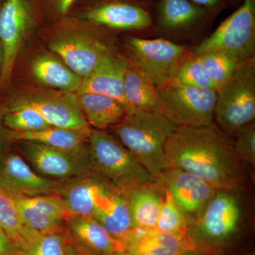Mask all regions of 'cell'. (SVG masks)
<instances>
[{
	"mask_svg": "<svg viewBox=\"0 0 255 255\" xmlns=\"http://www.w3.org/2000/svg\"><path fill=\"white\" fill-rule=\"evenodd\" d=\"M169 167L184 169L217 189L239 190L246 179L231 136L214 124L177 127L164 145Z\"/></svg>",
	"mask_w": 255,
	"mask_h": 255,
	"instance_id": "6da1fadb",
	"label": "cell"
},
{
	"mask_svg": "<svg viewBox=\"0 0 255 255\" xmlns=\"http://www.w3.org/2000/svg\"><path fill=\"white\" fill-rule=\"evenodd\" d=\"M51 23L50 49L82 80L117 53L110 30L73 16Z\"/></svg>",
	"mask_w": 255,
	"mask_h": 255,
	"instance_id": "7a4b0ae2",
	"label": "cell"
},
{
	"mask_svg": "<svg viewBox=\"0 0 255 255\" xmlns=\"http://www.w3.org/2000/svg\"><path fill=\"white\" fill-rule=\"evenodd\" d=\"M110 128L155 180L168 168L164 145L177 127L160 110L134 108Z\"/></svg>",
	"mask_w": 255,
	"mask_h": 255,
	"instance_id": "3957f363",
	"label": "cell"
},
{
	"mask_svg": "<svg viewBox=\"0 0 255 255\" xmlns=\"http://www.w3.org/2000/svg\"><path fill=\"white\" fill-rule=\"evenodd\" d=\"M241 191L218 189L199 217L188 224L194 249L201 253L217 249L239 232L246 216Z\"/></svg>",
	"mask_w": 255,
	"mask_h": 255,
	"instance_id": "277c9868",
	"label": "cell"
},
{
	"mask_svg": "<svg viewBox=\"0 0 255 255\" xmlns=\"http://www.w3.org/2000/svg\"><path fill=\"white\" fill-rule=\"evenodd\" d=\"M90 169L122 192L155 182L133 155L106 130L92 128L89 137Z\"/></svg>",
	"mask_w": 255,
	"mask_h": 255,
	"instance_id": "5b68a950",
	"label": "cell"
},
{
	"mask_svg": "<svg viewBox=\"0 0 255 255\" xmlns=\"http://www.w3.org/2000/svg\"><path fill=\"white\" fill-rule=\"evenodd\" d=\"M43 20L42 0H4L0 11V42L3 50L0 97L11 85L23 43Z\"/></svg>",
	"mask_w": 255,
	"mask_h": 255,
	"instance_id": "8992f818",
	"label": "cell"
},
{
	"mask_svg": "<svg viewBox=\"0 0 255 255\" xmlns=\"http://www.w3.org/2000/svg\"><path fill=\"white\" fill-rule=\"evenodd\" d=\"M155 0H80L68 16L110 31H154Z\"/></svg>",
	"mask_w": 255,
	"mask_h": 255,
	"instance_id": "52a82bcc",
	"label": "cell"
},
{
	"mask_svg": "<svg viewBox=\"0 0 255 255\" xmlns=\"http://www.w3.org/2000/svg\"><path fill=\"white\" fill-rule=\"evenodd\" d=\"M216 92L214 119L221 130L235 136L242 127L255 122V58L242 63Z\"/></svg>",
	"mask_w": 255,
	"mask_h": 255,
	"instance_id": "ba28073f",
	"label": "cell"
},
{
	"mask_svg": "<svg viewBox=\"0 0 255 255\" xmlns=\"http://www.w3.org/2000/svg\"><path fill=\"white\" fill-rule=\"evenodd\" d=\"M128 60L148 77L156 87L168 85L182 64L190 58L193 48L164 38L145 39L128 36Z\"/></svg>",
	"mask_w": 255,
	"mask_h": 255,
	"instance_id": "9c48e42d",
	"label": "cell"
},
{
	"mask_svg": "<svg viewBox=\"0 0 255 255\" xmlns=\"http://www.w3.org/2000/svg\"><path fill=\"white\" fill-rule=\"evenodd\" d=\"M221 52L240 62L255 58V0H244L211 34L193 48L197 55Z\"/></svg>",
	"mask_w": 255,
	"mask_h": 255,
	"instance_id": "30bf717a",
	"label": "cell"
},
{
	"mask_svg": "<svg viewBox=\"0 0 255 255\" xmlns=\"http://www.w3.org/2000/svg\"><path fill=\"white\" fill-rule=\"evenodd\" d=\"M156 88L159 110L176 127H209L214 124L216 90L176 85Z\"/></svg>",
	"mask_w": 255,
	"mask_h": 255,
	"instance_id": "8fae6325",
	"label": "cell"
},
{
	"mask_svg": "<svg viewBox=\"0 0 255 255\" xmlns=\"http://www.w3.org/2000/svg\"><path fill=\"white\" fill-rule=\"evenodd\" d=\"M221 11L188 0H155L154 31L162 38H197L206 34Z\"/></svg>",
	"mask_w": 255,
	"mask_h": 255,
	"instance_id": "7c38bea8",
	"label": "cell"
},
{
	"mask_svg": "<svg viewBox=\"0 0 255 255\" xmlns=\"http://www.w3.org/2000/svg\"><path fill=\"white\" fill-rule=\"evenodd\" d=\"M8 108L28 106L38 111L53 127L75 130L88 137L92 128L82 113L75 93L33 90L11 95L4 101Z\"/></svg>",
	"mask_w": 255,
	"mask_h": 255,
	"instance_id": "4fadbf2b",
	"label": "cell"
},
{
	"mask_svg": "<svg viewBox=\"0 0 255 255\" xmlns=\"http://www.w3.org/2000/svg\"><path fill=\"white\" fill-rule=\"evenodd\" d=\"M18 142L23 155L42 177L60 182L90 170V150L87 153L75 154L36 142Z\"/></svg>",
	"mask_w": 255,
	"mask_h": 255,
	"instance_id": "5bb4252c",
	"label": "cell"
},
{
	"mask_svg": "<svg viewBox=\"0 0 255 255\" xmlns=\"http://www.w3.org/2000/svg\"><path fill=\"white\" fill-rule=\"evenodd\" d=\"M155 181L172 196L188 224L199 217L218 190L200 177L174 167L164 170Z\"/></svg>",
	"mask_w": 255,
	"mask_h": 255,
	"instance_id": "9a60e30c",
	"label": "cell"
},
{
	"mask_svg": "<svg viewBox=\"0 0 255 255\" xmlns=\"http://www.w3.org/2000/svg\"><path fill=\"white\" fill-rule=\"evenodd\" d=\"M116 188L93 171L58 182L55 194L59 195L70 215L92 217Z\"/></svg>",
	"mask_w": 255,
	"mask_h": 255,
	"instance_id": "2e32d148",
	"label": "cell"
},
{
	"mask_svg": "<svg viewBox=\"0 0 255 255\" xmlns=\"http://www.w3.org/2000/svg\"><path fill=\"white\" fill-rule=\"evenodd\" d=\"M58 184L36 173L18 154L9 151L0 158V191L12 199L55 194Z\"/></svg>",
	"mask_w": 255,
	"mask_h": 255,
	"instance_id": "e0dca14e",
	"label": "cell"
},
{
	"mask_svg": "<svg viewBox=\"0 0 255 255\" xmlns=\"http://www.w3.org/2000/svg\"><path fill=\"white\" fill-rule=\"evenodd\" d=\"M119 243L124 255H180L194 249L187 233H164L156 228H132Z\"/></svg>",
	"mask_w": 255,
	"mask_h": 255,
	"instance_id": "ac0fdd59",
	"label": "cell"
},
{
	"mask_svg": "<svg viewBox=\"0 0 255 255\" xmlns=\"http://www.w3.org/2000/svg\"><path fill=\"white\" fill-rule=\"evenodd\" d=\"M23 226L40 232L65 228L70 213L65 201L58 194L13 199Z\"/></svg>",
	"mask_w": 255,
	"mask_h": 255,
	"instance_id": "d6986e66",
	"label": "cell"
},
{
	"mask_svg": "<svg viewBox=\"0 0 255 255\" xmlns=\"http://www.w3.org/2000/svg\"><path fill=\"white\" fill-rule=\"evenodd\" d=\"M128 60L115 53L107 57L94 70L93 73L82 80L76 93L100 94L119 101L127 109V114L133 110L124 95V77Z\"/></svg>",
	"mask_w": 255,
	"mask_h": 255,
	"instance_id": "ffe728a7",
	"label": "cell"
},
{
	"mask_svg": "<svg viewBox=\"0 0 255 255\" xmlns=\"http://www.w3.org/2000/svg\"><path fill=\"white\" fill-rule=\"evenodd\" d=\"M65 227L72 241L90 255H112L120 243L92 217L68 215Z\"/></svg>",
	"mask_w": 255,
	"mask_h": 255,
	"instance_id": "44dd1931",
	"label": "cell"
},
{
	"mask_svg": "<svg viewBox=\"0 0 255 255\" xmlns=\"http://www.w3.org/2000/svg\"><path fill=\"white\" fill-rule=\"evenodd\" d=\"M82 113L92 128L106 130L123 120L127 110L119 101L100 94L75 93Z\"/></svg>",
	"mask_w": 255,
	"mask_h": 255,
	"instance_id": "7402d4cb",
	"label": "cell"
},
{
	"mask_svg": "<svg viewBox=\"0 0 255 255\" xmlns=\"http://www.w3.org/2000/svg\"><path fill=\"white\" fill-rule=\"evenodd\" d=\"M70 241L66 227L40 232L23 226L13 243L16 255H67Z\"/></svg>",
	"mask_w": 255,
	"mask_h": 255,
	"instance_id": "603a6c76",
	"label": "cell"
},
{
	"mask_svg": "<svg viewBox=\"0 0 255 255\" xmlns=\"http://www.w3.org/2000/svg\"><path fill=\"white\" fill-rule=\"evenodd\" d=\"M11 142H32L65 152L87 153L89 138L75 130L51 127L36 132H21L10 130Z\"/></svg>",
	"mask_w": 255,
	"mask_h": 255,
	"instance_id": "cb8c5ba5",
	"label": "cell"
},
{
	"mask_svg": "<svg viewBox=\"0 0 255 255\" xmlns=\"http://www.w3.org/2000/svg\"><path fill=\"white\" fill-rule=\"evenodd\" d=\"M162 196L163 189L156 181L127 193L133 228H155Z\"/></svg>",
	"mask_w": 255,
	"mask_h": 255,
	"instance_id": "d4e9b609",
	"label": "cell"
},
{
	"mask_svg": "<svg viewBox=\"0 0 255 255\" xmlns=\"http://www.w3.org/2000/svg\"><path fill=\"white\" fill-rule=\"evenodd\" d=\"M31 73L45 86L58 91L76 93L82 80L62 61L49 53L38 55L32 61Z\"/></svg>",
	"mask_w": 255,
	"mask_h": 255,
	"instance_id": "484cf974",
	"label": "cell"
},
{
	"mask_svg": "<svg viewBox=\"0 0 255 255\" xmlns=\"http://www.w3.org/2000/svg\"><path fill=\"white\" fill-rule=\"evenodd\" d=\"M119 242L130 232L132 227L128 204L127 194L116 189L105 204L97 209L92 217Z\"/></svg>",
	"mask_w": 255,
	"mask_h": 255,
	"instance_id": "4316f807",
	"label": "cell"
},
{
	"mask_svg": "<svg viewBox=\"0 0 255 255\" xmlns=\"http://www.w3.org/2000/svg\"><path fill=\"white\" fill-rule=\"evenodd\" d=\"M124 95L133 108L150 112L159 110L155 85L129 61L124 77Z\"/></svg>",
	"mask_w": 255,
	"mask_h": 255,
	"instance_id": "83f0119b",
	"label": "cell"
},
{
	"mask_svg": "<svg viewBox=\"0 0 255 255\" xmlns=\"http://www.w3.org/2000/svg\"><path fill=\"white\" fill-rule=\"evenodd\" d=\"M4 124L9 130L21 132L39 131L53 127L38 111L28 106L8 108Z\"/></svg>",
	"mask_w": 255,
	"mask_h": 255,
	"instance_id": "f1b7e54d",
	"label": "cell"
},
{
	"mask_svg": "<svg viewBox=\"0 0 255 255\" xmlns=\"http://www.w3.org/2000/svg\"><path fill=\"white\" fill-rule=\"evenodd\" d=\"M196 56L199 58L208 78L214 82L217 89L244 63L221 52H209Z\"/></svg>",
	"mask_w": 255,
	"mask_h": 255,
	"instance_id": "f546056e",
	"label": "cell"
},
{
	"mask_svg": "<svg viewBox=\"0 0 255 255\" xmlns=\"http://www.w3.org/2000/svg\"><path fill=\"white\" fill-rule=\"evenodd\" d=\"M167 85L216 90L217 89L214 82L206 75L199 58L194 54L182 64Z\"/></svg>",
	"mask_w": 255,
	"mask_h": 255,
	"instance_id": "4dcf8cb0",
	"label": "cell"
},
{
	"mask_svg": "<svg viewBox=\"0 0 255 255\" xmlns=\"http://www.w3.org/2000/svg\"><path fill=\"white\" fill-rule=\"evenodd\" d=\"M156 229L169 233H187V219L168 191L163 189Z\"/></svg>",
	"mask_w": 255,
	"mask_h": 255,
	"instance_id": "1f68e13d",
	"label": "cell"
},
{
	"mask_svg": "<svg viewBox=\"0 0 255 255\" xmlns=\"http://www.w3.org/2000/svg\"><path fill=\"white\" fill-rule=\"evenodd\" d=\"M23 226L14 199L0 191V228L13 241Z\"/></svg>",
	"mask_w": 255,
	"mask_h": 255,
	"instance_id": "d6a6232c",
	"label": "cell"
},
{
	"mask_svg": "<svg viewBox=\"0 0 255 255\" xmlns=\"http://www.w3.org/2000/svg\"><path fill=\"white\" fill-rule=\"evenodd\" d=\"M233 140L236 154L243 162L255 164V124L254 122L242 127L236 132Z\"/></svg>",
	"mask_w": 255,
	"mask_h": 255,
	"instance_id": "836d02e7",
	"label": "cell"
},
{
	"mask_svg": "<svg viewBox=\"0 0 255 255\" xmlns=\"http://www.w3.org/2000/svg\"><path fill=\"white\" fill-rule=\"evenodd\" d=\"M80 0H42L43 17L51 23L65 16Z\"/></svg>",
	"mask_w": 255,
	"mask_h": 255,
	"instance_id": "e575fe53",
	"label": "cell"
},
{
	"mask_svg": "<svg viewBox=\"0 0 255 255\" xmlns=\"http://www.w3.org/2000/svg\"><path fill=\"white\" fill-rule=\"evenodd\" d=\"M8 108L4 102L0 101V158L10 151L11 144L10 139V130L4 124V117Z\"/></svg>",
	"mask_w": 255,
	"mask_h": 255,
	"instance_id": "d590c367",
	"label": "cell"
},
{
	"mask_svg": "<svg viewBox=\"0 0 255 255\" xmlns=\"http://www.w3.org/2000/svg\"><path fill=\"white\" fill-rule=\"evenodd\" d=\"M0 255H16L14 243L0 228Z\"/></svg>",
	"mask_w": 255,
	"mask_h": 255,
	"instance_id": "8d00e7d4",
	"label": "cell"
},
{
	"mask_svg": "<svg viewBox=\"0 0 255 255\" xmlns=\"http://www.w3.org/2000/svg\"><path fill=\"white\" fill-rule=\"evenodd\" d=\"M198 6L208 9L222 10L227 6V0H188Z\"/></svg>",
	"mask_w": 255,
	"mask_h": 255,
	"instance_id": "74e56055",
	"label": "cell"
},
{
	"mask_svg": "<svg viewBox=\"0 0 255 255\" xmlns=\"http://www.w3.org/2000/svg\"><path fill=\"white\" fill-rule=\"evenodd\" d=\"M67 255H90L86 252L84 251L81 248H79L77 245L72 241H69L68 247H67Z\"/></svg>",
	"mask_w": 255,
	"mask_h": 255,
	"instance_id": "f35d334b",
	"label": "cell"
},
{
	"mask_svg": "<svg viewBox=\"0 0 255 255\" xmlns=\"http://www.w3.org/2000/svg\"><path fill=\"white\" fill-rule=\"evenodd\" d=\"M180 255H204V254L201 252L197 251V250L190 249L184 252Z\"/></svg>",
	"mask_w": 255,
	"mask_h": 255,
	"instance_id": "ab89813d",
	"label": "cell"
},
{
	"mask_svg": "<svg viewBox=\"0 0 255 255\" xmlns=\"http://www.w3.org/2000/svg\"><path fill=\"white\" fill-rule=\"evenodd\" d=\"M3 64V50L1 46V42H0V73H1V68Z\"/></svg>",
	"mask_w": 255,
	"mask_h": 255,
	"instance_id": "60d3db41",
	"label": "cell"
},
{
	"mask_svg": "<svg viewBox=\"0 0 255 255\" xmlns=\"http://www.w3.org/2000/svg\"><path fill=\"white\" fill-rule=\"evenodd\" d=\"M112 255H124V253H122V251L119 250V251H116L115 253H114V254H112Z\"/></svg>",
	"mask_w": 255,
	"mask_h": 255,
	"instance_id": "b9f144b4",
	"label": "cell"
},
{
	"mask_svg": "<svg viewBox=\"0 0 255 255\" xmlns=\"http://www.w3.org/2000/svg\"><path fill=\"white\" fill-rule=\"evenodd\" d=\"M4 0H0V11H1V7H2V5L4 4Z\"/></svg>",
	"mask_w": 255,
	"mask_h": 255,
	"instance_id": "7bdbcfd3",
	"label": "cell"
}]
</instances>
